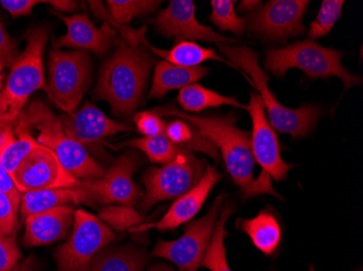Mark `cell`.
<instances>
[{
	"label": "cell",
	"mask_w": 363,
	"mask_h": 271,
	"mask_svg": "<svg viewBox=\"0 0 363 271\" xmlns=\"http://www.w3.org/2000/svg\"><path fill=\"white\" fill-rule=\"evenodd\" d=\"M114 52L101 67L96 95L106 100L118 116H130L140 107L156 59L144 44L114 42Z\"/></svg>",
	"instance_id": "obj_1"
},
{
	"label": "cell",
	"mask_w": 363,
	"mask_h": 271,
	"mask_svg": "<svg viewBox=\"0 0 363 271\" xmlns=\"http://www.w3.org/2000/svg\"><path fill=\"white\" fill-rule=\"evenodd\" d=\"M152 112L158 116H175L197 128L221 152L228 174L240 187L242 197L257 195L254 175L256 162L252 152L250 132L236 126V114L230 112L226 115H191L173 105L155 108Z\"/></svg>",
	"instance_id": "obj_2"
},
{
	"label": "cell",
	"mask_w": 363,
	"mask_h": 271,
	"mask_svg": "<svg viewBox=\"0 0 363 271\" xmlns=\"http://www.w3.org/2000/svg\"><path fill=\"white\" fill-rule=\"evenodd\" d=\"M220 52L234 69L250 75L252 85L260 93L264 110L268 111L270 125L277 132L291 136L294 140L305 137L312 132L322 115V110L317 105H305L297 109H289L279 103L269 87V76L259 64L258 52L246 46H233L219 44Z\"/></svg>",
	"instance_id": "obj_3"
},
{
	"label": "cell",
	"mask_w": 363,
	"mask_h": 271,
	"mask_svg": "<svg viewBox=\"0 0 363 271\" xmlns=\"http://www.w3.org/2000/svg\"><path fill=\"white\" fill-rule=\"evenodd\" d=\"M49 38L47 28H36L26 34V46L10 67L5 87L0 91V138L13 128L32 93L45 88L44 49Z\"/></svg>",
	"instance_id": "obj_4"
},
{
	"label": "cell",
	"mask_w": 363,
	"mask_h": 271,
	"mask_svg": "<svg viewBox=\"0 0 363 271\" xmlns=\"http://www.w3.org/2000/svg\"><path fill=\"white\" fill-rule=\"evenodd\" d=\"M13 126L28 132L35 130L36 142L50 149L62 166L79 180L101 178L105 174V168L89 156L85 146L65 134L60 118L40 100L23 110Z\"/></svg>",
	"instance_id": "obj_5"
},
{
	"label": "cell",
	"mask_w": 363,
	"mask_h": 271,
	"mask_svg": "<svg viewBox=\"0 0 363 271\" xmlns=\"http://www.w3.org/2000/svg\"><path fill=\"white\" fill-rule=\"evenodd\" d=\"M342 52L336 49L306 40L294 42L283 48L267 50L264 67L279 77L284 76L291 69H299L310 79L336 76L342 79L345 91L360 86L362 79L342 67Z\"/></svg>",
	"instance_id": "obj_6"
},
{
	"label": "cell",
	"mask_w": 363,
	"mask_h": 271,
	"mask_svg": "<svg viewBox=\"0 0 363 271\" xmlns=\"http://www.w3.org/2000/svg\"><path fill=\"white\" fill-rule=\"evenodd\" d=\"M206 168L207 163L196 158L191 151L181 150L168 164L147 169L142 177L145 193L138 203L140 213L189 192L203 178Z\"/></svg>",
	"instance_id": "obj_7"
},
{
	"label": "cell",
	"mask_w": 363,
	"mask_h": 271,
	"mask_svg": "<svg viewBox=\"0 0 363 271\" xmlns=\"http://www.w3.org/2000/svg\"><path fill=\"white\" fill-rule=\"evenodd\" d=\"M247 111L250 112L252 123V132H250L252 156L255 162L262 168L260 176L256 179L257 195L266 193L279 197L273 189L272 179L285 180L293 165L285 163L281 156L277 132L268 122L260 96L256 93H250Z\"/></svg>",
	"instance_id": "obj_8"
},
{
	"label": "cell",
	"mask_w": 363,
	"mask_h": 271,
	"mask_svg": "<svg viewBox=\"0 0 363 271\" xmlns=\"http://www.w3.org/2000/svg\"><path fill=\"white\" fill-rule=\"evenodd\" d=\"M91 75V58L87 52L54 49L49 54L47 95L65 113H72L89 87Z\"/></svg>",
	"instance_id": "obj_9"
},
{
	"label": "cell",
	"mask_w": 363,
	"mask_h": 271,
	"mask_svg": "<svg viewBox=\"0 0 363 271\" xmlns=\"http://www.w3.org/2000/svg\"><path fill=\"white\" fill-rule=\"evenodd\" d=\"M118 236L93 214L77 209L70 239L57 250V271H89L96 256Z\"/></svg>",
	"instance_id": "obj_10"
},
{
	"label": "cell",
	"mask_w": 363,
	"mask_h": 271,
	"mask_svg": "<svg viewBox=\"0 0 363 271\" xmlns=\"http://www.w3.org/2000/svg\"><path fill=\"white\" fill-rule=\"evenodd\" d=\"M224 200L225 195L221 193L214 200L209 212L189 224L179 239L174 241L159 240L152 255L173 263L179 271H197L203 265Z\"/></svg>",
	"instance_id": "obj_11"
},
{
	"label": "cell",
	"mask_w": 363,
	"mask_h": 271,
	"mask_svg": "<svg viewBox=\"0 0 363 271\" xmlns=\"http://www.w3.org/2000/svg\"><path fill=\"white\" fill-rule=\"evenodd\" d=\"M140 158L134 152H125L101 178L83 179L77 188L84 193L86 204L128 205L133 207L143 197V190L133 180Z\"/></svg>",
	"instance_id": "obj_12"
},
{
	"label": "cell",
	"mask_w": 363,
	"mask_h": 271,
	"mask_svg": "<svg viewBox=\"0 0 363 271\" xmlns=\"http://www.w3.org/2000/svg\"><path fill=\"white\" fill-rule=\"evenodd\" d=\"M309 0H271L247 18L250 33L275 42H284L305 33L303 16Z\"/></svg>",
	"instance_id": "obj_13"
},
{
	"label": "cell",
	"mask_w": 363,
	"mask_h": 271,
	"mask_svg": "<svg viewBox=\"0 0 363 271\" xmlns=\"http://www.w3.org/2000/svg\"><path fill=\"white\" fill-rule=\"evenodd\" d=\"M21 193L42 189L77 188L79 179L61 164L50 149L38 144L12 176Z\"/></svg>",
	"instance_id": "obj_14"
},
{
	"label": "cell",
	"mask_w": 363,
	"mask_h": 271,
	"mask_svg": "<svg viewBox=\"0 0 363 271\" xmlns=\"http://www.w3.org/2000/svg\"><path fill=\"white\" fill-rule=\"evenodd\" d=\"M155 26L163 38H175L177 42L203 40L230 45L238 42L235 38H226L198 21L196 6L191 0H171L168 7L159 12Z\"/></svg>",
	"instance_id": "obj_15"
},
{
	"label": "cell",
	"mask_w": 363,
	"mask_h": 271,
	"mask_svg": "<svg viewBox=\"0 0 363 271\" xmlns=\"http://www.w3.org/2000/svg\"><path fill=\"white\" fill-rule=\"evenodd\" d=\"M221 178L222 175L218 173L213 166L207 164V168L201 181L189 192L177 197L160 220L154 223L142 224L130 228L128 231L130 233H142L150 229H158L160 231L177 229L197 215L198 212L201 211L205 204L206 200L214 185H217Z\"/></svg>",
	"instance_id": "obj_16"
},
{
	"label": "cell",
	"mask_w": 363,
	"mask_h": 271,
	"mask_svg": "<svg viewBox=\"0 0 363 271\" xmlns=\"http://www.w3.org/2000/svg\"><path fill=\"white\" fill-rule=\"evenodd\" d=\"M59 118L65 134L83 146L98 144L104 138L119 132L135 130L132 126L113 121L91 103Z\"/></svg>",
	"instance_id": "obj_17"
},
{
	"label": "cell",
	"mask_w": 363,
	"mask_h": 271,
	"mask_svg": "<svg viewBox=\"0 0 363 271\" xmlns=\"http://www.w3.org/2000/svg\"><path fill=\"white\" fill-rule=\"evenodd\" d=\"M57 16L67 25V34L57 38L54 42L56 49L61 47H72L79 50H89L96 54L103 56L107 54L110 47L117 40V32L105 22L101 28H96L89 16L85 14H74V16Z\"/></svg>",
	"instance_id": "obj_18"
},
{
	"label": "cell",
	"mask_w": 363,
	"mask_h": 271,
	"mask_svg": "<svg viewBox=\"0 0 363 271\" xmlns=\"http://www.w3.org/2000/svg\"><path fill=\"white\" fill-rule=\"evenodd\" d=\"M74 214L72 205H63L28 216L24 220L23 243L26 246H40L65 239L74 223Z\"/></svg>",
	"instance_id": "obj_19"
},
{
	"label": "cell",
	"mask_w": 363,
	"mask_h": 271,
	"mask_svg": "<svg viewBox=\"0 0 363 271\" xmlns=\"http://www.w3.org/2000/svg\"><path fill=\"white\" fill-rule=\"evenodd\" d=\"M209 67H184L160 61L155 64L154 77L150 88V99H161L175 89L189 86L209 75Z\"/></svg>",
	"instance_id": "obj_20"
},
{
	"label": "cell",
	"mask_w": 363,
	"mask_h": 271,
	"mask_svg": "<svg viewBox=\"0 0 363 271\" xmlns=\"http://www.w3.org/2000/svg\"><path fill=\"white\" fill-rule=\"evenodd\" d=\"M238 228L250 236L254 246L266 256L274 255L282 241V229L270 209H262L256 217L238 219Z\"/></svg>",
	"instance_id": "obj_21"
},
{
	"label": "cell",
	"mask_w": 363,
	"mask_h": 271,
	"mask_svg": "<svg viewBox=\"0 0 363 271\" xmlns=\"http://www.w3.org/2000/svg\"><path fill=\"white\" fill-rule=\"evenodd\" d=\"M84 203L86 197L79 188L42 189L22 193L20 213L26 220L33 214L42 213L63 205H77Z\"/></svg>",
	"instance_id": "obj_22"
},
{
	"label": "cell",
	"mask_w": 363,
	"mask_h": 271,
	"mask_svg": "<svg viewBox=\"0 0 363 271\" xmlns=\"http://www.w3.org/2000/svg\"><path fill=\"white\" fill-rule=\"evenodd\" d=\"M143 44L150 49L154 56L164 59L167 62L171 64L179 65L184 67H201L206 61L214 60L225 63L228 67H233L228 60L216 52L212 48H205L199 46L194 42H177L170 50H162L156 48L147 42L146 38L143 40Z\"/></svg>",
	"instance_id": "obj_23"
},
{
	"label": "cell",
	"mask_w": 363,
	"mask_h": 271,
	"mask_svg": "<svg viewBox=\"0 0 363 271\" xmlns=\"http://www.w3.org/2000/svg\"><path fill=\"white\" fill-rule=\"evenodd\" d=\"M148 262L150 256L142 248H106L96 256L89 271H143Z\"/></svg>",
	"instance_id": "obj_24"
},
{
	"label": "cell",
	"mask_w": 363,
	"mask_h": 271,
	"mask_svg": "<svg viewBox=\"0 0 363 271\" xmlns=\"http://www.w3.org/2000/svg\"><path fill=\"white\" fill-rule=\"evenodd\" d=\"M177 101L186 113H197L209 108H220L222 105L247 110V105H242L235 97L221 95L197 83L182 88L177 96Z\"/></svg>",
	"instance_id": "obj_25"
},
{
	"label": "cell",
	"mask_w": 363,
	"mask_h": 271,
	"mask_svg": "<svg viewBox=\"0 0 363 271\" xmlns=\"http://www.w3.org/2000/svg\"><path fill=\"white\" fill-rule=\"evenodd\" d=\"M38 144L35 137L28 130L13 126V129L0 146V162L10 176H13L16 169Z\"/></svg>",
	"instance_id": "obj_26"
},
{
	"label": "cell",
	"mask_w": 363,
	"mask_h": 271,
	"mask_svg": "<svg viewBox=\"0 0 363 271\" xmlns=\"http://www.w3.org/2000/svg\"><path fill=\"white\" fill-rule=\"evenodd\" d=\"M164 134L167 137L185 150L197 151L207 154L213 160H219V150L207 137H205L197 128L194 127L189 122L177 120L166 125Z\"/></svg>",
	"instance_id": "obj_27"
},
{
	"label": "cell",
	"mask_w": 363,
	"mask_h": 271,
	"mask_svg": "<svg viewBox=\"0 0 363 271\" xmlns=\"http://www.w3.org/2000/svg\"><path fill=\"white\" fill-rule=\"evenodd\" d=\"M234 211H235V207H234L233 202H225L223 207H221L220 217L218 218L213 236H212L211 241H210L205 258H203V265H201V266L209 269L210 271H233L228 266V260H226L224 240L228 236L225 228L226 223Z\"/></svg>",
	"instance_id": "obj_28"
},
{
	"label": "cell",
	"mask_w": 363,
	"mask_h": 271,
	"mask_svg": "<svg viewBox=\"0 0 363 271\" xmlns=\"http://www.w3.org/2000/svg\"><path fill=\"white\" fill-rule=\"evenodd\" d=\"M113 150H121V149L130 146V148H136L143 151L146 154L148 160L152 163L157 164H168L177 156L179 151L185 150V149L179 148L177 144H173L166 134H158V136H152V137L136 138V139L128 140L123 144H107Z\"/></svg>",
	"instance_id": "obj_29"
},
{
	"label": "cell",
	"mask_w": 363,
	"mask_h": 271,
	"mask_svg": "<svg viewBox=\"0 0 363 271\" xmlns=\"http://www.w3.org/2000/svg\"><path fill=\"white\" fill-rule=\"evenodd\" d=\"M109 16L116 23L128 26L136 16H148L159 9L162 1L155 0H108Z\"/></svg>",
	"instance_id": "obj_30"
},
{
	"label": "cell",
	"mask_w": 363,
	"mask_h": 271,
	"mask_svg": "<svg viewBox=\"0 0 363 271\" xmlns=\"http://www.w3.org/2000/svg\"><path fill=\"white\" fill-rule=\"evenodd\" d=\"M98 218L116 231H125L144 224L146 217L140 212L128 205H107L99 212Z\"/></svg>",
	"instance_id": "obj_31"
},
{
	"label": "cell",
	"mask_w": 363,
	"mask_h": 271,
	"mask_svg": "<svg viewBox=\"0 0 363 271\" xmlns=\"http://www.w3.org/2000/svg\"><path fill=\"white\" fill-rule=\"evenodd\" d=\"M210 20L223 32H232L242 35L246 30L247 20L240 18L235 12L233 0H212Z\"/></svg>",
	"instance_id": "obj_32"
},
{
	"label": "cell",
	"mask_w": 363,
	"mask_h": 271,
	"mask_svg": "<svg viewBox=\"0 0 363 271\" xmlns=\"http://www.w3.org/2000/svg\"><path fill=\"white\" fill-rule=\"evenodd\" d=\"M342 0H323L315 19L310 24L308 38L310 40L324 38L333 30L336 22L342 16Z\"/></svg>",
	"instance_id": "obj_33"
},
{
	"label": "cell",
	"mask_w": 363,
	"mask_h": 271,
	"mask_svg": "<svg viewBox=\"0 0 363 271\" xmlns=\"http://www.w3.org/2000/svg\"><path fill=\"white\" fill-rule=\"evenodd\" d=\"M18 211L19 207L14 204L6 193L0 191V234L5 236H16L18 229Z\"/></svg>",
	"instance_id": "obj_34"
},
{
	"label": "cell",
	"mask_w": 363,
	"mask_h": 271,
	"mask_svg": "<svg viewBox=\"0 0 363 271\" xmlns=\"http://www.w3.org/2000/svg\"><path fill=\"white\" fill-rule=\"evenodd\" d=\"M21 255L16 246V236L0 234V271L16 270Z\"/></svg>",
	"instance_id": "obj_35"
},
{
	"label": "cell",
	"mask_w": 363,
	"mask_h": 271,
	"mask_svg": "<svg viewBox=\"0 0 363 271\" xmlns=\"http://www.w3.org/2000/svg\"><path fill=\"white\" fill-rule=\"evenodd\" d=\"M134 123L144 137H152L163 134L167 124L152 111L138 112L134 115Z\"/></svg>",
	"instance_id": "obj_36"
},
{
	"label": "cell",
	"mask_w": 363,
	"mask_h": 271,
	"mask_svg": "<svg viewBox=\"0 0 363 271\" xmlns=\"http://www.w3.org/2000/svg\"><path fill=\"white\" fill-rule=\"evenodd\" d=\"M21 52L16 46V40H12L0 20V63L3 67H11L19 58Z\"/></svg>",
	"instance_id": "obj_37"
},
{
	"label": "cell",
	"mask_w": 363,
	"mask_h": 271,
	"mask_svg": "<svg viewBox=\"0 0 363 271\" xmlns=\"http://www.w3.org/2000/svg\"><path fill=\"white\" fill-rule=\"evenodd\" d=\"M43 3L38 0H1L0 4L11 14L12 18L28 16L36 5Z\"/></svg>",
	"instance_id": "obj_38"
},
{
	"label": "cell",
	"mask_w": 363,
	"mask_h": 271,
	"mask_svg": "<svg viewBox=\"0 0 363 271\" xmlns=\"http://www.w3.org/2000/svg\"><path fill=\"white\" fill-rule=\"evenodd\" d=\"M0 191L6 193L12 200L14 204L20 209L22 193L16 188L13 179L10 176L9 173L6 171L1 162H0Z\"/></svg>",
	"instance_id": "obj_39"
},
{
	"label": "cell",
	"mask_w": 363,
	"mask_h": 271,
	"mask_svg": "<svg viewBox=\"0 0 363 271\" xmlns=\"http://www.w3.org/2000/svg\"><path fill=\"white\" fill-rule=\"evenodd\" d=\"M47 3L50 4L59 12H74L79 8L77 1L73 0H50Z\"/></svg>",
	"instance_id": "obj_40"
},
{
	"label": "cell",
	"mask_w": 363,
	"mask_h": 271,
	"mask_svg": "<svg viewBox=\"0 0 363 271\" xmlns=\"http://www.w3.org/2000/svg\"><path fill=\"white\" fill-rule=\"evenodd\" d=\"M260 5H262L260 0H244V1H242L240 6H238V10H240V12L252 13V12H254Z\"/></svg>",
	"instance_id": "obj_41"
},
{
	"label": "cell",
	"mask_w": 363,
	"mask_h": 271,
	"mask_svg": "<svg viewBox=\"0 0 363 271\" xmlns=\"http://www.w3.org/2000/svg\"><path fill=\"white\" fill-rule=\"evenodd\" d=\"M34 262H33V258H28L26 260L19 268L16 269L14 271H34Z\"/></svg>",
	"instance_id": "obj_42"
},
{
	"label": "cell",
	"mask_w": 363,
	"mask_h": 271,
	"mask_svg": "<svg viewBox=\"0 0 363 271\" xmlns=\"http://www.w3.org/2000/svg\"><path fill=\"white\" fill-rule=\"evenodd\" d=\"M148 271H174L170 267L164 266V265H157V266H152V268Z\"/></svg>",
	"instance_id": "obj_43"
},
{
	"label": "cell",
	"mask_w": 363,
	"mask_h": 271,
	"mask_svg": "<svg viewBox=\"0 0 363 271\" xmlns=\"http://www.w3.org/2000/svg\"><path fill=\"white\" fill-rule=\"evenodd\" d=\"M3 64L0 63V91L3 89V83H4V75H3Z\"/></svg>",
	"instance_id": "obj_44"
},
{
	"label": "cell",
	"mask_w": 363,
	"mask_h": 271,
	"mask_svg": "<svg viewBox=\"0 0 363 271\" xmlns=\"http://www.w3.org/2000/svg\"><path fill=\"white\" fill-rule=\"evenodd\" d=\"M309 271H315V267L312 266V265H310Z\"/></svg>",
	"instance_id": "obj_45"
}]
</instances>
